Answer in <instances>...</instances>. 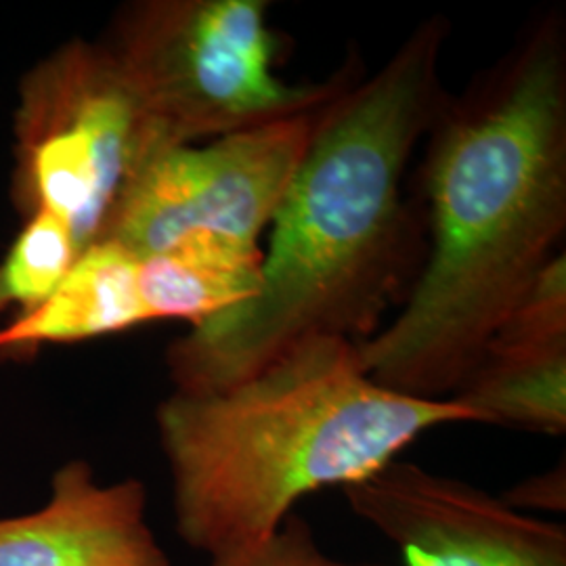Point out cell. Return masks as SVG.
<instances>
[{"label": "cell", "instance_id": "1", "mask_svg": "<svg viewBox=\"0 0 566 566\" xmlns=\"http://www.w3.org/2000/svg\"><path fill=\"white\" fill-rule=\"evenodd\" d=\"M424 139V269L403 311L355 348L376 385L443 401L565 235L563 9L537 11L502 57L447 93Z\"/></svg>", "mask_w": 566, "mask_h": 566}, {"label": "cell", "instance_id": "2", "mask_svg": "<svg viewBox=\"0 0 566 566\" xmlns=\"http://www.w3.org/2000/svg\"><path fill=\"white\" fill-rule=\"evenodd\" d=\"M449 34L441 13L420 21L376 74L319 109L271 221L261 290L170 344L172 390H224L306 340L378 332L413 259L407 168L446 99Z\"/></svg>", "mask_w": 566, "mask_h": 566}, {"label": "cell", "instance_id": "3", "mask_svg": "<svg viewBox=\"0 0 566 566\" xmlns=\"http://www.w3.org/2000/svg\"><path fill=\"white\" fill-rule=\"evenodd\" d=\"M156 422L177 533L210 558L271 535L308 493L361 481L428 430L479 420L451 399L376 385L353 340L324 336L240 385L172 390Z\"/></svg>", "mask_w": 566, "mask_h": 566}, {"label": "cell", "instance_id": "4", "mask_svg": "<svg viewBox=\"0 0 566 566\" xmlns=\"http://www.w3.org/2000/svg\"><path fill=\"white\" fill-rule=\"evenodd\" d=\"M264 0H139L102 42L164 147L319 112L359 76L355 60L325 82L283 81Z\"/></svg>", "mask_w": 566, "mask_h": 566}, {"label": "cell", "instance_id": "5", "mask_svg": "<svg viewBox=\"0 0 566 566\" xmlns=\"http://www.w3.org/2000/svg\"><path fill=\"white\" fill-rule=\"evenodd\" d=\"M15 142L23 214L60 217L78 254L107 240L128 189L166 149L107 49L82 41L21 82Z\"/></svg>", "mask_w": 566, "mask_h": 566}, {"label": "cell", "instance_id": "6", "mask_svg": "<svg viewBox=\"0 0 566 566\" xmlns=\"http://www.w3.org/2000/svg\"><path fill=\"white\" fill-rule=\"evenodd\" d=\"M317 114L164 149L128 189L107 240L139 259L196 233L259 245L303 163Z\"/></svg>", "mask_w": 566, "mask_h": 566}, {"label": "cell", "instance_id": "7", "mask_svg": "<svg viewBox=\"0 0 566 566\" xmlns=\"http://www.w3.org/2000/svg\"><path fill=\"white\" fill-rule=\"evenodd\" d=\"M343 493L397 547V566H566L565 525L420 465L392 460Z\"/></svg>", "mask_w": 566, "mask_h": 566}, {"label": "cell", "instance_id": "8", "mask_svg": "<svg viewBox=\"0 0 566 566\" xmlns=\"http://www.w3.org/2000/svg\"><path fill=\"white\" fill-rule=\"evenodd\" d=\"M145 514L142 481L102 485L91 464L67 462L41 510L0 518V566H170Z\"/></svg>", "mask_w": 566, "mask_h": 566}, {"label": "cell", "instance_id": "9", "mask_svg": "<svg viewBox=\"0 0 566 566\" xmlns=\"http://www.w3.org/2000/svg\"><path fill=\"white\" fill-rule=\"evenodd\" d=\"M137 263L133 252L112 240L86 248L44 303L0 329V353L82 343L147 324Z\"/></svg>", "mask_w": 566, "mask_h": 566}, {"label": "cell", "instance_id": "10", "mask_svg": "<svg viewBox=\"0 0 566 566\" xmlns=\"http://www.w3.org/2000/svg\"><path fill=\"white\" fill-rule=\"evenodd\" d=\"M263 263L261 245L210 233L189 235L164 252L139 259L137 285L145 315L149 322L203 324L256 296Z\"/></svg>", "mask_w": 566, "mask_h": 566}, {"label": "cell", "instance_id": "11", "mask_svg": "<svg viewBox=\"0 0 566 566\" xmlns=\"http://www.w3.org/2000/svg\"><path fill=\"white\" fill-rule=\"evenodd\" d=\"M449 399L479 424L565 434L566 344L489 346Z\"/></svg>", "mask_w": 566, "mask_h": 566}, {"label": "cell", "instance_id": "12", "mask_svg": "<svg viewBox=\"0 0 566 566\" xmlns=\"http://www.w3.org/2000/svg\"><path fill=\"white\" fill-rule=\"evenodd\" d=\"M78 256L72 231L60 217L46 210L30 214L0 263V311L20 308L25 315L36 308L60 287Z\"/></svg>", "mask_w": 566, "mask_h": 566}, {"label": "cell", "instance_id": "13", "mask_svg": "<svg viewBox=\"0 0 566 566\" xmlns=\"http://www.w3.org/2000/svg\"><path fill=\"white\" fill-rule=\"evenodd\" d=\"M566 344V261L558 252L526 287L485 348ZM485 353V350H483Z\"/></svg>", "mask_w": 566, "mask_h": 566}, {"label": "cell", "instance_id": "14", "mask_svg": "<svg viewBox=\"0 0 566 566\" xmlns=\"http://www.w3.org/2000/svg\"><path fill=\"white\" fill-rule=\"evenodd\" d=\"M210 566H397L344 563L327 556L317 544L311 525L290 514L271 535L223 554L210 556Z\"/></svg>", "mask_w": 566, "mask_h": 566}, {"label": "cell", "instance_id": "15", "mask_svg": "<svg viewBox=\"0 0 566 566\" xmlns=\"http://www.w3.org/2000/svg\"><path fill=\"white\" fill-rule=\"evenodd\" d=\"M506 506L528 514L533 512H565L566 507V476L565 464L552 468L539 476H531L512 486L506 495H502Z\"/></svg>", "mask_w": 566, "mask_h": 566}]
</instances>
